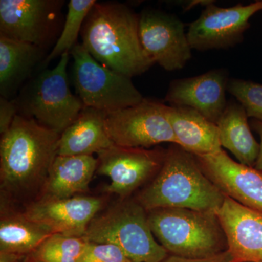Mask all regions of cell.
I'll list each match as a JSON object with an SVG mask.
<instances>
[{"instance_id":"28","label":"cell","mask_w":262,"mask_h":262,"mask_svg":"<svg viewBox=\"0 0 262 262\" xmlns=\"http://www.w3.org/2000/svg\"><path fill=\"white\" fill-rule=\"evenodd\" d=\"M162 262H232V258L228 251H226L212 257L205 258H188L170 255Z\"/></svg>"},{"instance_id":"20","label":"cell","mask_w":262,"mask_h":262,"mask_svg":"<svg viewBox=\"0 0 262 262\" xmlns=\"http://www.w3.org/2000/svg\"><path fill=\"white\" fill-rule=\"evenodd\" d=\"M42 48L0 36V94L14 99L22 84L45 61Z\"/></svg>"},{"instance_id":"24","label":"cell","mask_w":262,"mask_h":262,"mask_svg":"<svg viewBox=\"0 0 262 262\" xmlns=\"http://www.w3.org/2000/svg\"><path fill=\"white\" fill-rule=\"evenodd\" d=\"M96 0H70L67 5V13L59 37L42 64L47 66L53 60L65 53H70L77 46L79 34L82 31L84 20L87 18Z\"/></svg>"},{"instance_id":"17","label":"cell","mask_w":262,"mask_h":262,"mask_svg":"<svg viewBox=\"0 0 262 262\" xmlns=\"http://www.w3.org/2000/svg\"><path fill=\"white\" fill-rule=\"evenodd\" d=\"M107 113L84 106L75 122L61 134L58 155H93L114 145L106 126Z\"/></svg>"},{"instance_id":"27","label":"cell","mask_w":262,"mask_h":262,"mask_svg":"<svg viewBox=\"0 0 262 262\" xmlns=\"http://www.w3.org/2000/svg\"><path fill=\"white\" fill-rule=\"evenodd\" d=\"M18 115V108L14 99L0 96V134L1 136L9 130L15 117Z\"/></svg>"},{"instance_id":"8","label":"cell","mask_w":262,"mask_h":262,"mask_svg":"<svg viewBox=\"0 0 262 262\" xmlns=\"http://www.w3.org/2000/svg\"><path fill=\"white\" fill-rule=\"evenodd\" d=\"M106 126L117 146L147 149L162 143L177 144L167 116V105L147 98L135 106L107 114Z\"/></svg>"},{"instance_id":"14","label":"cell","mask_w":262,"mask_h":262,"mask_svg":"<svg viewBox=\"0 0 262 262\" xmlns=\"http://www.w3.org/2000/svg\"><path fill=\"white\" fill-rule=\"evenodd\" d=\"M103 204L101 198L92 196L37 200L27 206L23 213L29 220L46 226L53 233L84 237Z\"/></svg>"},{"instance_id":"29","label":"cell","mask_w":262,"mask_h":262,"mask_svg":"<svg viewBox=\"0 0 262 262\" xmlns=\"http://www.w3.org/2000/svg\"><path fill=\"white\" fill-rule=\"evenodd\" d=\"M251 125L253 130L256 131L258 135H259L260 139H261V142H260L259 155H258V160L257 161H256L255 168L262 171V121L253 119V120H251Z\"/></svg>"},{"instance_id":"2","label":"cell","mask_w":262,"mask_h":262,"mask_svg":"<svg viewBox=\"0 0 262 262\" xmlns=\"http://www.w3.org/2000/svg\"><path fill=\"white\" fill-rule=\"evenodd\" d=\"M80 34L82 46L96 61L130 78L155 63L141 44L139 15L122 3L97 2Z\"/></svg>"},{"instance_id":"15","label":"cell","mask_w":262,"mask_h":262,"mask_svg":"<svg viewBox=\"0 0 262 262\" xmlns=\"http://www.w3.org/2000/svg\"><path fill=\"white\" fill-rule=\"evenodd\" d=\"M228 73L216 69L203 75L171 81L165 100L170 106H187L217 124L227 102Z\"/></svg>"},{"instance_id":"11","label":"cell","mask_w":262,"mask_h":262,"mask_svg":"<svg viewBox=\"0 0 262 262\" xmlns=\"http://www.w3.org/2000/svg\"><path fill=\"white\" fill-rule=\"evenodd\" d=\"M166 154L167 149L124 147L114 144L98 155L96 172L111 180L105 192L125 199L158 173Z\"/></svg>"},{"instance_id":"25","label":"cell","mask_w":262,"mask_h":262,"mask_svg":"<svg viewBox=\"0 0 262 262\" xmlns=\"http://www.w3.org/2000/svg\"><path fill=\"white\" fill-rule=\"evenodd\" d=\"M227 91L244 106L248 117L262 121L261 84L241 79H230Z\"/></svg>"},{"instance_id":"23","label":"cell","mask_w":262,"mask_h":262,"mask_svg":"<svg viewBox=\"0 0 262 262\" xmlns=\"http://www.w3.org/2000/svg\"><path fill=\"white\" fill-rule=\"evenodd\" d=\"M89 242L84 237L53 233L26 256L23 262H77Z\"/></svg>"},{"instance_id":"4","label":"cell","mask_w":262,"mask_h":262,"mask_svg":"<svg viewBox=\"0 0 262 262\" xmlns=\"http://www.w3.org/2000/svg\"><path fill=\"white\" fill-rule=\"evenodd\" d=\"M148 221L155 237L173 256L209 258L228 248L216 213L187 208H158L148 211Z\"/></svg>"},{"instance_id":"10","label":"cell","mask_w":262,"mask_h":262,"mask_svg":"<svg viewBox=\"0 0 262 262\" xmlns=\"http://www.w3.org/2000/svg\"><path fill=\"white\" fill-rule=\"evenodd\" d=\"M261 10L262 0L231 8H221L210 2L199 18L189 24L187 38L191 48L205 51L237 46L244 40L250 18Z\"/></svg>"},{"instance_id":"18","label":"cell","mask_w":262,"mask_h":262,"mask_svg":"<svg viewBox=\"0 0 262 262\" xmlns=\"http://www.w3.org/2000/svg\"><path fill=\"white\" fill-rule=\"evenodd\" d=\"M98 165L93 155H57L37 200L64 199L87 192Z\"/></svg>"},{"instance_id":"21","label":"cell","mask_w":262,"mask_h":262,"mask_svg":"<svg viewBox=\"0 0 262 262\" xmlns=\"http://www.w3.org/2000/svg\"><path fill=\"white\" fill-rule=\"evenodd\" d=\"M244 106L232 99L217 122L222 147L229 150L238 163L255 168L260 144L253 137Z\"/></svg>"},{"instance_id":"3","label":"cell","mask_w":262,"mask_h":262,"mask_svg":"<svg viewBox=\"0 0 262 262\" xmlns=\"http://www.w3.org/2000/svg\"><path fill=\"white\" fill-rule=\"evenodd\" d=\"M225 199L203 173L195 156L172 144L155 179L135 200L147 212L173 208L216 213Z\"/></svg>"},{"instance_id":"26","label":"cell","mask_w":262,"mask_h":262,"mask_svg":"<svg viewBox=\"0 0 262 262\" xmlns=\"http://www.w3.org/2000/svg\"><path fill=\"white\" fill-rule=\"evenodd\" d=\"M77 262H132L120 248L108 244L89 242Z\"/></svg>"},{"instance_id":"13","label":"cell","mask_w":262,"mask_h":262,"mask_svg":"<svg viewBox=\"0 0 262 262\" xmlns=\"http://www.w3.org/2000/svg\"><path fill=\"white\" fill-rule=\"evenodd\" d=\"M205 175L225 196L262 211V171L234 161L225 150L195 156Z\"/></svg>"},{"instance_id":"22","label":"cell","mask_w":262,"mask_h":262,"mask_svg":"<svg viewBox=\"0 0 262 262\" xmlns=\"http://www.w3.org/2000/svg\"><path fill=\"white\" fill-rule=\"evenodd\" d=\"M53 234L46 226L29 220L23 213H2L0 253L25 258Z\"/></svg>"},{"instance_id":"9","label":"cell","mask_w":262,"mask_h":262,"mask_svg":"<svg viewBox=\"0 0 262 262\" xmlns=\"http://www.w3.org/2000/svg\"><path fill=\"white\" fill-rule=\"evenodd\" d=\"M63 3L61 0H1L0 36L45 50L59 29Z\"/></svg>"},{"instance_id":"16","label":"cell","mask_w":262,"mask_h":262,"mask_svg":"<svg viewBox=\"0 0 262 262\" xmlns=\"http://www.w3.org/2000/svg\"><path fill=\"white\" fill-rule=\"evenodd\" d=\"M232 262H262V211L225 196L216 212Z\"/></svg>"},{"instance_id":"12","label":"cell","mask_w":262,"mask_h":262,"mask_svg":"<svg viewBox=\"0 0 262 262\" xmlns=\"http://www.w3.org/2000/svg\"><path fill=\"white\" fill-rule=\"evenodd\" d=\"M139 36L143 48L164 70H182L192 58V48L182 20L158 10L139 15Z\"/></svg>"},{"instance_id":"6","label":"cell","mask_w":262,"mask_h":262,"mask_svg":"<svg viewBox=\"0 0 262 262\" xmlns=\"http://www.w3.org/2000/svg\"><path fill=\"white\" fill-rule=\"evenodd\" d=\"M70 53L60 58L51 70H45L29 80L14 98L18 115L33 118L42 126L61 134L84 107L72 94L67 75Z\"/></svg>"},{"instance_id":"7","label":"cell","mask_w":262,"mask_h":262,"mask_svg":"<svg viewBox=\"0 0 262 262\" xmlns=\"http://www.w3.org/2000/svg\"><path fill=\"white\" fill-rule=\"evenodd\" d=\"M72 81L84 106L107 114L135 106L144 99L130 77L103 67L82 44L71 51Z\"/></svg>"},{"instance_id":"19","label":"cell","mask_w":262,"mask_h":262,"mask_svg":"<svg viewBox=\"0 0 262 262\" xmlns=\"http://www.w3.org/2000/svg\"><path fill=\"white\" fill-rule=\"evenodd\" d=\"M167 116L177 145L194 155H206L222 149L218 126L187 106H167Z\"/></svg>"},{"instance_id":"1","label":"cell","mask_w":262,"mask_h":262,"mask_svg":"<svg viewBox=\"0 0 262 262\" xmlns=\"http://www.w3.org/2000/svg\"><path fill=\"white\" fill-rule=\"evenodd\" d=\"M60 136L34 119L15 117L0 141L1 192L8 199L39 198L58 155Z\"/></svg>"},{"instance_id":"5","label":"cell","mask_w":262,"mask_h":262,"mask_svg":"<svg viewBox=\"0 0 262 262\" xmlns=\"http://www.w3.org/2000/svg\"><path fill=\"white\" fill-rule=\"evenodd\" d=\"M84 238L116 246L132 262H162L169 253L155 238L148 212L136 200H122L90 223Z\"/></svg>"}]
</instances>
